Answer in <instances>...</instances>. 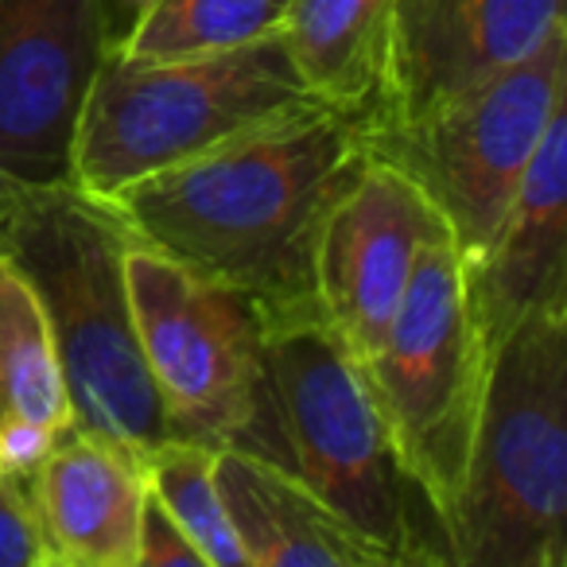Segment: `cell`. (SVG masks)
Returning a JSON list of instances; mask_svg holds the SVG:
<instances>
[{
  "label": "cell",
  "mask_w": 567,
  "mask_h": 567,
  "mask_svg": "<svg viewBox=\"0 0 567 567\" xmlns=\"http://www.w3.org/2000/svg\"><path fill=\"white\" fill-rule=\"evenodd\" d=\"M40 424L71 432V396L48 316L32 284L0 252V427Z\"/></svg>",
  "instance_id": "cell-16"
},
{
  "label": "cell",
  "mask_w": 567,
  "mask_h": 567,
  "mask_svg": "<svg viewBox=\"0 0 567 567\" xmlns=\"http://www.w3.org/2000/svg\"><path fill=\"white\" fill-rule=\"evenodd\" d=\"M288 471L385 564H455L440 513L396 455L362 365L319 308L265 316Z\"/></svg>",
  "instance_id": "cell-3"
},
{
  "label": "cell",
  "mask_w": 567,
  "mask_h": 567,
  "mask_svg": "<svg viewBox=\"0 0 567 567\" xmlns=\"http://www.w3.org/2000/svg\"><path fill=\"white\" fill-rule=\"evenodd\" d=\"M218 489L245 567H389L292 471L249 451H218Z\"/></svg>",
  "instance_id": "cell-14"
},
{
  "label": "cell",
  "mask_w": 567,
  "mask_h": 567,
  "mask_svg": "<svg viewBox=\"0 0 567 567\" xmlns=\"http://www.w3.org/2000/svg\"><path fill=\"white\" fill-rule=\"evenodd\" d=\"M486 365L489 354L466 300L463 252L451 237L427 241L362 373L404 471L443 528L466 478Z\"/></svg>",
  "instance_id": "cell-7"
},
{
  "label": "cell",
  "mask_w": 567,
  "mask_h": 567,
  "mask_svg": "<svg viewBox=\"0 0 567 567\" xmlns=\"http://www.w3.org/2000/svg\"><path fill=\"white\" fill-rule=\"evenodd\" d=\"M486 354L533 316L567 311V110L548 121L494 245L466 265Z\"/></svg>",
  "instance_id": "cell-12"
},
{
  "label": "cell",
  "mask_w": 567,
  "mask_h": 567,
  "mask_svg": "<svg viewBox=\"0 0 567 567\" xmlns=\"http://www.w3.org/2000/svg\"><path fill=\"white\" fill-rule=\"evenodd\" d=\"M567 28L412 128L365 141L440 206L466 265L494 245L548 121L564 110Z\"/></svg>",
  "instance_id": "cell-8"
},
{
  "label": "cell",
  "mask_w": 567,
  "mask_h": 567,
  "mask_svg": "<svg viewBox=\"0 0 567 567\" xmlns=\"http://www.w3.org/2000/svg\"><path fill=\"white\" fill-rule=\"evenodd\" d=\"M136 567H206L203 551L195 548L179 520L167 513L156 494H144L141 528H136Z\"/></svg>",
  "instance_id": "cell-20"
},
{
  "label": "cell",
  "mask_w": 567,
  "mask_h": 567,
  "mask_svg": "<svg viewBox=\"0 0 567 567\" xmlns=\"http://www.w3.org/2000/svg\"><path fill=\"white\" fill-rule=\"evenodd\" d=\"M308 105L316 94L280 32L195 59H125L105 48L74 128L71 183L110 198Z\"/></svg>",
  "instance_id": "cell-5"
},
{
  "label": "cell",
  "mask_w": 567,
  "mask_h": 567,
  "mask_svg": "<svg viewBox=\"0 0 567 567\" xmlns=\"http://www.w3.org/2000/svg\"><path fill=\"white\" fill-rule=\"evenodd\" d=\"M447 536L455 567L567 564V311L525 319L489 354Z\"/></svg>",
  "instance_id": "cell-4"
},
{
  "label": "cell",
  "mask_w": 567,
  "mask_h": 567,
  "mask_svg": "<svg viewBox=\"0 0 567 567\" xmlns=\"http://www.w3.org/2000/svg\"><path fill=\"white\" fill-rule=\"evenodd\" d=\"M564 28V0H393L365 141L412 128Z\"/></svg>",
  "instance_id": "cell-11"
},
{
  "label": "cell",
  "mask_w": 567,
  "mask_h": 567,
  "mask_svg": "<svg viewBox=\"0 0 567 567\" xmlns=\"http://www.w3.org/2000/svg\"><path fill=\"white\" fill-rule=\"evenodd\" d=\"M128 226L71 179L0 172V252L48 316L74 427L148 455L167 435L125 284Z\"/></svg>",
  "instance_id": "cell-2"
},
{
  "label": "cell",
  "mask_w": 567,
  "mask_h": 567,
  "mask_svg": "<svg viewBox=\"0 0 567 567\" xmlns=\"http://www.w3.org/2000/svg\"><path fill=\"white\" fill-rule=\"evenodd\" d=\"M451 237L440 206L396 159L365 144L347 187L319 221L311 296L354 362H370L427 241ZM455 241V237H451Z\"/></svg>",
  "instance_id": "cell-9"
},
{
  "label": "cell",
  "mask_w": 567,
  "mask_h": 567,
  "mask_svg": "<svg viewBox=\"0 0 567 567\" xmlns=\"http://www.w3.org/2000/svg\"><path fill=\"white\" fill-rule=\"evenodd\" d=\"M362 156V125L316 102L102 203L136 241L249 296L265 316H288L316 308L319 221Z\"/></svg>",
  "instance_id": "cell-1"
},
{
  "label": "cell",
  "mask_w": 567,
  "mask_h": 567,
  "mask_svg": "<svg viewBox=\"0 0 567 567\" xmlns=\"http://www.w3.org/2000/svg\"><path fill=\"white\" fill-rule=\"evenodd\" d=\"M393 0H292L284 17V48L316 102L365 128L385 66Z\"/></svg>",
  "instance_id": "cell-15"
},
{
  "label": "cell",
  "mask_w": 567,
  "mask_h": 567,
  "mask_svg": "<svg viewBox=\"0 0 567 567\" xmlns=\"http://www.w3.org/2000/svg\"><path fill=\"white\" fill-rule=\"evenodd\" d=\"M144 474L152 494L203 551L206 567H245L218 489V451L190 440H164L144 455Z\"/></svg>",
  "instance_id": "cell-18"
},
{
  "label": "cell",
  "mask_w": 567,
  "mask_h": 567,
  "mask_svg": "<svg viewBox=\"0 0 567 567\" xmlns=\"http://www.w3.org/2000/svg\"><path fill=\"white\" fill-rule=\"evenodd\" d=\"M0 567H55L43 544L32 486L24 474L0 471Z\"/></svg>",
  "instance_id": "cell-19"
},
{
  "label": "cell",
  "mask_w": 567,
  "mask_h": 567,
  "mask_svg": "<svg viewBox=\"0 0 567 567\" xmlns=\"http://www.w3.org/2000/svg\"><path fill=\"white\" fill-rule=\"evenodd\" d=\"M110 43V0H0V172L71 179L74 128Z\"/></svg>",
  "instance_id": "cell-10"
},
{
  "label": "cell",
  "mask_w": 567,
  "mask_h": 567,
  "mask_svg": "<svg viewBox=\"0 0 567 567\" xmlns=\"http://www.w3.org/2000/svg\"><path fill=\"white\" fill-rule=\"evenodd\" d=\"M125 284L167 435L214 451H249L288 471L265 311L136 237L125 249Z\"/></svg>",
  "instance_id": "cell-6"
},
{
  "label": "cell",
  "mask_w": 567,
  "mask_h": 567,
  "mask_svg": "<svg viewBox=\"0 0 567 567\" xmlns=\"http://www.w3.org/2000/svg\"><path fill=\"white\" fill-rule=\"evenodd\" d=\"M51 564L136 567L148 474L136 451L71 427L28 474Z\"/></svg>",
  "instance_id": "cell-13"
},
{
  "label": "cell",
  "mask_w": 567,
  "mask_h": 567,
  "mask_svg": "<svg viewBox=\"0 0 567 567\" xmlns=\"http://www.w3.org/2000/svg\"><path fill=\"white\" fill-rule=\"evenodd\" d=\"M141 9H144V0H110V32H113V40L125 32L128 20H133Z\"/></svg>",
  "instance_id": "cell-21"
},
{
  "label": "cell",
  "mask_w": 567,
  "mask_h": 567,
  "mask_svg": "<svg viewBox=\"0 0 567 567\" xmlns=\"http://www.w3.org/2000/svg\"><path fill=\"white\" fill-rule=\"evenodd\" d=\"M292 0H144L110 43L125 59L218 55L276 35Z\"/></svg>",
  "instance_id": "cell-17"
}]
</instances>
